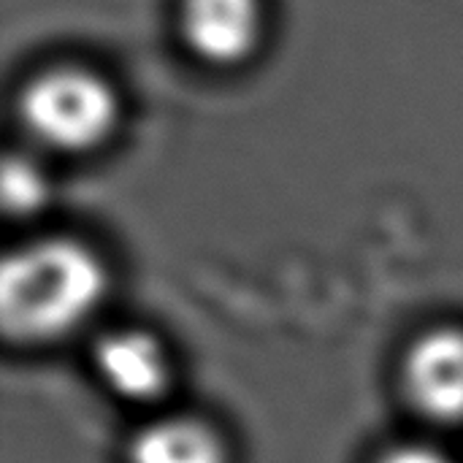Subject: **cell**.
<instances>
[{"label":"cell","instance_id":"obj_1","mask_svg":"<svg viewBox=\"0 0 463 463\" xmlns=\"http://www.w3.org/2000/svg\"><path fill=\"white\" fill-rule=\"evenodd\" d=\"M109 290L98 252L73 239H41L11 252L0 271V317L8 339L52 342L92 317Z\"/></svg>","mask_w":463,"mask_h":463},{"label":"cell","instance_id":"obj_2","mask_svg":"<svg viewBox=\"0 0 463 463\" xmlns=\"http://www.w3.org/2000/svg\"><path fill=\"white\" fill-rule=\"evenodd\" d=\"M19 117L27 133L54 152H90L119 122V98L95 71L65 65L27 81L19 95Z\"/></svg>","mask_w":463,"mask_h":463},{"label":"cell","instance_id":"obj_3","mask_svg":"<svg viewBox=\"0 0 463 463\" xmlns=\"http://www.w3.org/2000/svg\"><path fill=\"white\" fill-rule=\"evenodd\" d=\"M402 380L410 402L437 423H463V331L434 328L407 350Z\"/></svg>","mask_w":463,"mask_h":463},{"label":"cell","instance_id":"obj_4","mask_svg":"<svg viewBox=\"0 0 463 463\" xmlns=\"http://www.w3.org/2000/svg\"><path fill=\"white\" fill-rule=\"evenodd\" d=\"M179 24L193 54L239 65L263 38V0H182Z\"/></svg>","mask_w":463,"mask_h":463},{"label":"cell","instance_id":"obj_5","mask_svg":"<svg viewBox=\"0 0 463 463\" xmlns=\"http://www.w3.org/2000/svg\"><path fill=\"white\" fill-rule=\"evenodd\" d=\"M95 369L100 380L122 399L152 402L168 380L171 364L160 339L141 328H117L95 345Z\"/></svg>","mask_w":463,"mask_h":463},{"label":"cell","instance_id":"obj_6","mask_svg":"<svg viewBox=\"0 0 463 463\" xmlns=\"http://www.w3.org/2000/svg\"><path fill=\"white\" fill-rule=\"evenodd\" d=\"M130 463H228L220 434L195 418H163L141 429Z\"/></svg>","mask_w":463,"mask_h":463},{"label":"cell","instance_id":"obj_7","mask_svg":"<svg viewBox=\"0 0 463 463\" xmlns=\"http://www.w3.org/2000/svg\"><path fill=\"white\" fill-rule=\"evenodd\" d=\"M49 201V179L43 168L24 157V155H8L3 163V203L5 212L27 217L35 214Z\"/></svg>","mask_w":463,"mask_h":463},{"label":"cell","instance_id":"obj_8","mask_svg":"<svg viewBox=\"0 0 463 463\" xmlns=\"http://www.w3.org/2000/svg\"><path fill=\"white\" fill-rule=\"evenodd\" d=\"M377 463H458L453 461L448 453L429 448V445H399L391 448L388 453H383V458Z\"/></svg>","mask_w":463,"mask_h":463}]
</instances>
